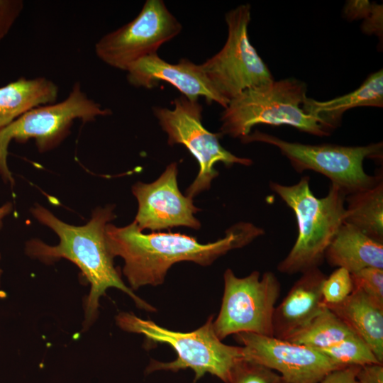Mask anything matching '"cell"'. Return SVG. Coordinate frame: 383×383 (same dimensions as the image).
Wrapping results in <instances>:
<instances>
[{"label":"cell","mask_w":383,"mask_h":383,"mask_svg":"<svg viewBox=\"0 0 383 383\" xmlns=\"http://www.w3.org/2000/svg\"><path fill=\"white\" fill-rule=\"evenodd\" d=\"M264 230L248 222H239L221 239L201 243L193 236L180 233H143L136 223L122 227L109 223L106 240L111 255L124 260L123 273L132 290L146 285L162 284L175 263L193 262L201 266L212 264L228 251L241 248L264 234Z\"/></svg>","instance_id":"1"},{"label":"cell","mask_w":383,"mask_h":383,"mask_svg":"<svg viewBox=\"0 0 383 383\" xmlns=\"http://www.w3.org/2000/svg\"><path fill=\"white\" fill-rule=\"evenodd\" d=\"M114 206L96 208L90 220L84 225L67 223L44 206L35 204L30 209L33 217L48 227L59 238V243L50 245L33 238L26 242V253L45 264L65 258L75 264L90 284V292L84 305L83 330L93 324L99 314V299L111 287L125 292L136 306L148 312L157 310L135 295L121 278L113 264L106 240V227L116 218Z\"/></svg>","instance_id":"2"},{"label":"cell","mask_w":383,"mask_h":383,"mask_svg":"<svg viewBox=\"0 0 383 383\" xmlns=\"http://www.w3.org/2000/svg\"><path fill=\"white\" fill-rule=\"evenodd\" d=\"M304 176L292 185L270 182V187L294 211L298 225L296 242L277 265L284 274L304 273L319 267L326 251L344 223L346 194L331 184L326 196L317 198Z\"/></svg>","instance_id":"3"},{"label":"cell","mask_w":383,"mask_h":383,"mask_svg":"<svg viewBox=\"0 0 383 383\" xmlns=\"http://www.w3.org/2000/svg\"><path fill=\"white\" fill-rule=\"evenodd\" d=\"M307 84L289 77L246 89L231 99L221 116L219 133L240 139L258 124L287 125L316 136H328L319 121L302 109Z\"/></svg>","instance_id":"4"},{"label":"cell","mask_w":383,"mask_h":383,"mask_svg":"<svg viewBox=\"0 0 383 383\" xmlns=\"http://www.w3.org/2000/svg\"><path fill=\"white\" fill-rule=\"evenodd\" d=\"M213 319L211 316L198 329L184 333L168 330L133 313L121 312L116 317V324L122 330L142 334L150 341L168 344L176 351L177 358L172 362L152 360L146 368L148 374L189 368L195 373L194 383L206 373L229 383L232 368L243 359V347L222 343L214 332Z\"/></svg>","instance_id":"5"},{"label":"cell","mask_w":383,"mask_h":383,"mask_svg":"<svg viewBox=\"0 0 383 383\" xmlns=\"http://www.w3.org/2000/svg\"><path fill=\"white\" fill-rule=\"evenodd\" d=\"M111 110L90 99L76 82L62 101L33 108L0 129V177L14 186L7 157L10 143H25L33 139L38 150L45 152L55 148L70 134L75 120L91 122Z\"/></svg>","instance_id":"6"},{"label":"cell","mask_w":383,"mask_h":383,"mask_svg":"<svg viewBox=\"0 0 383 383\" xmlns=\"http://www.w3.org/2000/svg\"><path fill=\"white\" fill-rule=\"evenodd\" d=\"M240 140L244 143L260 142L277 148L296 172L320 173L346 195L372 187L382 178V174H368L363 167L366 158L382 157V142L361 146L309 145L289 142L258 130Z\"/></svg>","instance_id":"7"},{"label":"cell","mask_w":383,"mask_h":383,"mask_svg":"<svg viewBox=\"0 0 383 383\" xmlns=\"http://www.w3.org/2000/svg\"><path fill=\"white\" fill-rule=\"evenodd\" d=\"M250 6L241 4L225 15L228 36L216 54L200 64L206 77L226 107L243 91L274 81L267 65L250 43Z\"/></svg>","instance_id":"8"},{"label":"cell","mask_w":383,"mask_h":383,"mask_svg":"<svg viewBox=\"0 0 383 383\" xmlns=\"http://www.w3.org/2000/svg\"><path fill=\"white\" fill-rule=\"evenodd\" d=\"M173 104L172 109L154 106L152 111L167 135L168 144L184 145L199 163L198 174L187 189V196L193 199L210 188L212 180L218 175L215 169L216 163L221 162L226 167L252 163L250 159L238 157L226 150L219 142L222 135L204 126L203 107L198 101H190L181 95Z\"/></svg>","instance_id":"9"},{"label":"cell","mask_w":383,"mask_h":383,"mask_svg":"<svg viewBox=\"0 0 383 383\" xmlns=\"http://www.w3.org/2000/svg\"><path fill=\"white\" fill-rule=\"evenodd\" d=\"M223 280L221 309L213 321L218 338L222 340L239 333L273 336L272 316L281 291L275 274L267 271L260 277L255 270L246 277H238L227 269Z\"/></svg>","instance_id":"10"},{"label":"cell","mask_w":383,"mask_h":383,"mask_svg":"<svg viewBox=\"0 0 383 383\" xmlns=\"http://www.w3.org/2000/svg\"><path fill=\"white\" fill-rule=\"evenodd\" d=\"M182 28L162 0H147L135 18L102 36L94 51L105 64L126 72L139 60L157 53Z\"/></svg>","instance_id":"11"},{"label":"cell","mask_w":383,"mask_h":383,"mask_svg":"<svg viewBox=\"0 0 383 383\" xmlns=\"http://www.w3.org/2000/svg\"><path fill=\"white\" fill-rule=\"evenodd\" d=\"M234 337L242 345L243 359L277 372L287 383H318L343 367L316 349L273 336L239 333Z\"/></svg>","instance_id":"12"},{"label":"cell","mask_w":383,"mask_h":383,"mask_svg":"<svg viewBox=\"0 0 383 383\" xmlns=\"http://www.w3.org/2000/svg\"><path fill=\"white\" fill-rule=\"evenodd\" d=\"M177 174V164L174 162L154 182H138L133 185L132 193L138 204L133 221L143 232L178 226L200 228L201 223L194 216L200 209L192 199L179 191Z\"/></svg>","instance_id":"13"},{"label":"cell","mask_w":383,"mask_h":383,"mask_svg":"<svg viewBox=\"0 0 383 383\" xmlns=\"http://www.w3.org/2000/svg\"><path fill=\"white\" fill-rule=\"evenodd\" d=\"M128 82L135 87L152 89L160 82L170 84L190 101L204 97L209 103L216 102L224 108L221 99L213 89L200 65L182 58L172 64L162 59L157 53L146 56L127 70Z\"/></svg>","instance_id":"14"},{"label":"cell","mask_w":383,"mask_h":383,"mask_svg":"<svg viewBox=\"0 0 383 383\" xmlns=\"http://www.w3.org/2000/svg\"><path fill=\"white\" fill-rule=\"evenodd\" d=\"M326 275L319 267L301 274L272 316L273 337L286 340L308 325L325 308L321 287Z\"/></svg>","instance_id":"15"},{"label":"cell","mask_w":383,"mask_h":383,"mask_svg":"<svg viewBox=\"0 0 383 383\" xmlns=\"http://www.w3.org/2000/svg\"><path fill=\"white\" fill-rule=\"evenodd\" d=\"M324 305L361 338L383 364V306L355 289L340 303Z\"/></svg>","instance_id":"16"},{"label":"cell","mask_w":383,"mask_h":383,"mask_svg":"<svg viewBox=\"0 0 383 383\" xmlns=\"http://www.w3.org/2000/svg\"><path fill=\"white\" fill-rule=\"evenodd\" d=\"M360 106H383V71L369 75L356 89L328 101H317L306 97L302 109L316 118L329 134L340 126L343 114L348 110Z\"/></svg>","instance_id":"17"},{"label":"cell","mask_w":383,"mask_h":383,"mask_svg":"<svg viewBox=\"0 0 383 383\" xmlns=\"http://www.w3.org/2000/svg\"><path fill=\"white\" fill-rule=\"evenodd\" d=\"M325 260L350 273L366 267L383 269V243L344 223L328 245Z\"/></svg>","instance_id":"18"},{"label":"cell","mask_w":383,"mask_h":383,"mask_svg":"<svg viewBox=\"0 0 383 383\" xmlns=\"http://www.w3.org/2000/svg\"><path fill=\"white\" fill-rule=\"evenodd\" d=\"M59 88L52 80L21 77L0 87V129L28 111L56 102Z\"/></svg>","instance_id":"19"},{"label":"cell","mask_w":383,"mask_h":383,"mask_svg":"<svg viewBox=\"0 0 383 383\" xmlns=\"http://www.w3.org/2000/svg\"><path fill=\"white\" fill-rule=\"evenodd\" d=\"M344 223L370 238L383 243V180L355 193L346 195Z\"/></svg>","instance_id":"20"},{"label":"cell","mask_w":383,"mask_h":383,"mask_svg":"<svg viewBox=\"0 0 383 383\" xmlns=\"http://www.w3.org/2000/svg\"><path fill=\"white\" fill-rule=\"evenodd\" d=\"M353 334L350 328L325 306L323 311L308 325L285 340L319 350L335 345Z\"/></svg>","instance_id":"21"},{"label":"cell","mask_w":383,"mask_h":383,"mask_svg":"<svg viewBox=\"0 0 383 383\" xmlns=\"http://www.w3.org/2000/svg\"><path fill=\"white\" fill-rule=\"evenodd\" d=\"M318 350L341 367H361L380 363L368 345L356 334L351 335L335 345Z\"/></svg>","instance_id":"22"},{"label":"cell","mask_w":383,"mask_h":383,"mask_svg":"<svg viewBox=\"0 0 383 383\" xmlns=\"http://www.w3.org/2000/svg\"><path fill=\"white\" fill-rule=\"evenodd\" d=\"M275 371L256 362L241 359L231 370L229 383H283Z\"/></svg>","instance_id":"23"},{"label":"cell","mask_w":383,"mask_h":383,"mask_svg":"<svg viewBox=\"0 0 383 383\" xmlns=\"http://www.w3.org/2000/svg\"><path fill=\"white\" fill-rule=\"evenodd\" d=\"M353 291L351 273L343 267H338L329 276H326L321 287L324 304L340 303Z\"/></svg>","instance_id":"24"},{"label":"cell","mask_w":383,"mask_h":383,"mask_svg":"<svg viewBox=\"0 0 383 383\" xmlns=\"http://www.w3.org/2000/svg\"><path fill=\"white\" fill-rule=\"evenodd\" d=\"M353 289H359L383 306V269L366 267L351 273Z\"/></svg>","instance_id":"25"},{"label":"cell","mask_w":383,"mask_h":383,"mask_svg":"<svg viewBox=\"0 0 383 383\" xmlns=\"http://www.w3.org/2000/svg\"><path fill=\"white\" fill-rule=\"evenodd\" d=\"M23 6L22 0H0V42L13 27Z\"/></svg>","instance_id":"26"},{"label":"cell","mask_w":383,"mask_h":383,"mask_svg":"<svg viewBox=\"0 0 383 383\" xmlns=\"http://www.w3.org/2000/svg\"><path fill=\"white\" fill-rule=\"evenodd\" d=\"M358 366H348L335 370L327 374L318 383H358Z\"/></svg>","instance_id":"27"},{"label":"cell","mask_w":383,"mask_h":383,"mask_svg":"<svg viewBox=\"0 0 383 383\" xmlns=\"http://www.w3.org/2000/svg\"><path fill=\"white\" fill-rule=\"evenodd\" d=\"M357 379L358 383H383V364L375 363L360 367Z\"/></svg>","instance_id":"28"},{"label":"cell","mask_w":383,"mask_h":383,"mask_svg":"<svg viewBox=\"0 0 383 383\" xmlns=\"http://www.w3.org/2000/svg\"><path fill=\"white\" fill-rule=\"evenodd\" d=\"M362 30L369 33H376L379 36L382 33V6L373 4L371 11L366 17Z\"/></svg>","instance_id":"29"},{"label":"cell","mask_w":383,"mask_h":383,"mask_svg":"<svg viewBox=\"0 0 383 383\" xmlns=\"http://www.w3.org/2000/svg\"><path fill=\"white\" fill-rule=\"evenodd\" d=\"M345 4V14L349 19L366 18L371 11L372 4L367 1H350Z\"/></svg>","instance_id":"30"},{"label":"cell","mask_w":383,"mask_h":383,"mask_svg":"<svg viewBox=\"0 0 383 383\" xmlns=\"http://www.w3.org/2000/svg\"><path fill=\"white\" fill-rule=\"evenodd\" d=\"M13 205L11 202H6L0 206V230L3 226L4 219L11 212Z\"/></svg>","instance_id":"31"},{"label":"cell","mask_w":383,"mask_h":383,"mask_svg":"<svg viewBox=\"0 0 383 383\" xmlns=\"http://www.w3.org/2000/svg\"><path fill=\"white\" fill-rule=\"evenodd\" d=\"M0 260H1V254H0ZM1 274H2V270L0 267V280H1Z\"/></svg>","instance_id":"32"},{"label":"cell","mask_w":383,"mask_h":383,"mask_svg":"<svg viewBox=\"0 0 383 383\" xmlns=\"http://www.w3.org/2000/svg\"><path fill=\"white\" fill-rule=\"evenodd\" d=\"M283 383H287V382H286L283 381Z\"/></svg>","instance_id":"33"}]
</instances>
